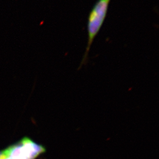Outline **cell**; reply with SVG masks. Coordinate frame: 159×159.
<instances>
[{"label":"cell","instance_id":"7a4b0ae2","mask_svg":"<svg viewBox=\"0 0 159 159\" xmlns=\"http://www.w3.org/2000/svg\"><path fill=\"white\" fill-rule=\"evenodd\" d=\"M3 150L1 159H36L46 152V149L30 138L24 137Z\"/></svg>","mask_w":159,"mask_h":159},{"label":"cell","instance_id":"3957f363","mask_svg":"<svg viewBox=\"0 0 159 159\" xmlns=\"http://www.w3.org/2000/svg\"><path fill=\"white\" fill-rule=\"evenodd\" d=\"M2 154H3V152H2V150H1V151H0V159L1 158Z\"/></svg>","mask_w":159,"mask_h":159},{"label":"cell","instance_id":"6da1fadb","mask_svg":"<svg viewBox=\"0 0 159 159\" xmlns=\"http://www.w3.org/2000/svg\"><path fill=\"white\" fill-rule=\"evenodd\" d=\"M111 0H98L90 11L88 19V44L81 65L85 63L93 41L98 35L106 18Z\"/></svg>","mask_w":159,"mask_h":159}]
</instances>
